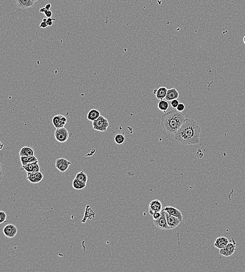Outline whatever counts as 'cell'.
Segmentation results:
<instances>
[{"mask_svg": "<svg viewBox=\"0 0 245 272\" xmlns=\"http://www.w3.org/2000/svg\"><path fill=\"white\" fill-rule=\"evenodd\" d=\"M201 131V127L195 119L186 118L182 126L174 133V139L186 145L198 144Z\"/></svg>", "mask_w": 245, "mask_h": 272, "instance_id": "cell-1", "label": "cell"}, {"mask_svg": "<svg viewBox=\"0 0 245 272\" xmlns=\"http://www.w3.org/2000/svg\"><path fill=\"white\" fill-rule=\"evenodd\" d=\"M186 119L181 112L171 110L162 115L160 118V125L168 133H175L182 126Z\"/></svg>", "mask_w": 245, "mask_h": 272, "instance_id": "cell-2", "label": "cell"}, {"mask_svg": "<svg viewBox=\"0 0 245 272\" xmlns=\"http://www.w3.org/2000/svg\"><path fill=\"white\" fill-rule=\"evenodd\" d=\"M109 126V123L108 119L101 116L97 120L93 121V127L94 130L101 132H105L107 130Z\"/></svg>", "mask_w": 245, "mask_h": 272, "instance_id": "cell-3", "label": "cell"}, {"mask_svg": "<svg viewBox=\"0 0 245 272\" xmlns=\"http://www.w3.org/2000/svg\"><path fill=\"white\" fill-rule=\"evenodd\" d=\"M236 242L235 241L234 238H232L227 245L222 249L220 250V254L226 257L232 255L236 250Z\"/></svg>", "mask_w": 245, "mask_h": 272, "instance_id": "cell-4", "label": "cell"}, {"mask_svg": "<svg viewBox=\"0 0 245 272\" xmlns=\"http://www.w3.org/2000/svg\"><path fill=\"white\" fill-rule=\"evenodd\" d=\"M54 137L58 142L65 143L69 139V132L64 127L57 128L54 132Z\"/></svg>", "mask_w": 245, "mask_h": 272, "instance_id": "cell-5", "label": "cell"}, {"mask_svg": "<svg viewBox=\"0 0 245 272\" xmlns=\"http://www.w3.org/2000/svg\"><path fill=\"white\" fill-rule=\"evenodd\" d=\"M161 213H162V216L160 217V218L157 220H154V225L159 229L165 230H170V228L168 225L165 211L162 209V211H161Z\"/></svg>", "mask_w": 245, "mask_h": 272, "instance_id": "cell-6", "label": "cell"}, {"mask_svg": "<svg viewBox=\"0 0 245 272\" xmlns=\"http://www.w3.org/2000/svg\"><path fill=\"white\" fill-rule=\"evenodd\" d=\"M72 163L65 158H59L56 161V167L62 173L65 172L68 169Z\"/></svg>", "mask_w": 245, "mask_h": 272, "instance_id": "cell-7", "label": "cell"}, {"mask_svg": "<svg viewBox=\"0 0 245 272\" xmlns=\"http://www.w3.org/2000/svg\"><path fill=\"white\" fill-rule=\"evenodd\" d=\"M3 232L5 236L9 239H12L16 236L17 233V227L13 224H8L4 226Z\"/></svg>", "mask_w": 245, "mask_h": 272, "instance_id": "cell-8", "label": "cell"}, {"mask_svg": "<svg viewBox=\"0 0 245 272\" xmlns=\"http://www.w3.org/2000/svg\"><path fill=\"white\" fill-rule=\"evenodd\" d=\"M162 211V204L158 199L152 200L148 206V211L151 215H153L156 212H160Z\"/></svg>", "mask_w": 245, "mask_h": 272, "instance_id": "cell-9", "label": "cell"}, {"mask_svg": "<svg viewBox=\"0 0 245 272\" xmlns=\"http://www.w3.org/2000/svg\"><path fill=\"white\" fill-rule=\"evenodd\" d=\"M67 123V118L62 115L54 116L53 118V125L57 129L64 127Z\"/></svg>", "mask_w": 245, "mask_h": 272, "instance_id": "cell-10", "label": "cell"}, {"mask_svg": "<svg viewBox=\"0 0 245 272\" xmlns=\"http://www.w3.org/2000/svg\"><path fill=\"white\" fill-rule=\"evenodd\" d=\"M165 214H166V219L168 225L170 228V229H173L176 228L179 224L181 222L178 218L176 217L173 216L167 212L165 211Z\"/></svg>", "mask_w": 245, "mask_h": 272, "instance_id": "cell-11", "label": "cell"}, {"mask_svg": "<svg viewBox=\"0 0 245 272\" xmlns=\"http://www.w3.org/2000/svg\"><path fill=\"white\" fill-rule=\"evenodd\" d=\"M163 209L172 216L178 218L180 222H182L183 221V216L182 213H181V211H179L178 209L172 206H167Z\"/></svg>", "mask_w": 245, "mask_h": 272, "instance_id": "cell-12", "label": "cell"}, {"mask_svg": "<svg viewBox=\"0 0 245 272\" xmlns=\"http://www.w3.org/2000/svg\"><path fill=\"white\" fill-rule=\"evenodd\" d=\"M22 170L28 172H38L40 171V168L38 163V161L33 162L31 163L27 164L25 166H22L21 168Z\"/></svg>", "mask_w": 245, "mask_h": 272, "instance_id": "cell-13", "label": "cell"}, {"mask_svg": "<svg viewBox=\"0 0 245 272\" xmlns=\"http://www.w3.org/2000/svg\"><path fill=\"white\" fill-rule=\"evenodd\" d=\"M168 89L166 87H162L159 88L158 89H155L153 91L154 94L156 95L157 99L160 101L165 99Z\"/></svg>", "mask_w": 245, "mask_h": 272, "instance_id": "cell-14", "label": "cell"}, {"mask_svg": "<svg viewBox=\"0 0 245 272\" xmlns=\"http://www.w3.org/2000/svg\"><path fill=\"white\" fill-rule=\"evenodd\" d=\"M229 239L224 237H221L217 238L215 240L214 245L217 249H221L226 247L229 243Z\"/></svg>", "mask_w": 245, "mask_h": 272, "instance_id": "cell-15", "label": "cell"}, {"mask_svg": "<svg viewBox=\"0 0 245 272\" xmlns=\"http://www.w3.org/2000/svg\"><path fill=\"white\" fill-rule=\"evenodd\" d=\"M17 7L20 9H26L32 7L34 5L35 2L33 0H15Z\"/></svg>", "mask_w": 245, "mask_h": 272, "instance_id": "cell-16", "label": "cell"}, {"mask_svg": "<svg viewBox=\"0 0 245 272\" xmlns=\"http://www.w3.org/2000/svg\"><path fill=\"white\" fill-rule=\"evenodd\" d=\"M179 96V92L175 88H171L168 89L167 92L165 99L166 101H173L174 99H178Z\"/></svg>", "mask_w": 245, "mask_h": 272, "instance_id": "cell-17", "label": "cell"}, {"mask_svg": "<svg viewBox=\"0 0 245 272\" xmlns=\"http://www.w3.org/2000/svg\"><path fill=\"white\" fill-rule=\"evenodd\" d=\"M20 157H28L35 155V151L31 147H23L20 151Z\"/></svg>", "mask_w": 245, "mask_h": 272, "instance_id": "cell-18", "label": "cell"}, {"mask_svg": "<svg viewBox=\"0 0 245 272\" xmlns=\"http://www.w3.org/2000/svg\"><path fill=\"white\" fill-rule=\"evenodd\" d=\"M101 113L99 110H97L96 108H93L91 109L90 112H88L87 116V118L89 121H94L97 120V119L101 116Z\"/></svg>", "mask_w": 245, "mask_h": 272, "instance_id": "cell-19", "label": "cell"}, {"mask_svg": "<svg viewBox=\"0 0 245 272\" xmlns=\"http://www.w3.org/2000/svg\"><path fill=\"white\" fill-rule=\"evenodd\" d=\"M20 160L22 163V166H25L27 164L31 163L33 162L38 161L37 157L34 156H28V157H20Z\"/></svg>", "mask_w": 245, "mask_h": 272, "instance_id": "cell-20", "label": "cell"}, {"mask_svg": "<svg viewBox=\"0 0 245 272\" xmlns=\"http://www.w3.org/2000/svg\"><path fill=\"white\" fill-rule=\"evenodd\" d=\"M169 106H170V104L168 103V102L166 101V99L165 100H164V99L160 100L157 104L158 108L160 111L164 112V113H167L166 112L169 108Z\"/></svg>", "mask_w": 245, "mask_h": 272, "instance_id": "cell-21", "label": "cell"}, {"mask_svg": "<svg viewBox=\"0 0 245 272\" xmlns=\"http://www.w3.org/2000/svg\"><path fill=\"white\" fill-rule=\"evenodd\" d=\"M86 183H85L84 182H82L81 181L75 178L73 181L72 186L74 189L79 190V189L84 188L86 186Z\"/></svg>", "mask_w": 245, "mask_h": 272, "instance_id": "cell-22", "label": "cell"}, {"mask_svg": "<svg viewBox=\"0 0 245 272\" xmlns=\"http://www.w3.org/2000/svg\"><path fill=\"white\" fill-rule=\"evenodd\" d=\"M27 180L29 182L33 184H38L39 183L37 180V177L36 175V172H28L27 173Z\"/></svg>", "mask_w": 245, "mask_h": 272, "instance_id": "cell-23", "label": "cell"}, {"mask_svg": "<svg viewBox=\"0 0 245 272\" xmlns=\"http://www.w3.org/2000/svg\"><path fill=\"white\" fill-rule=\"evenodd\" d=\"M75 178L81 181L82 182H84L85 183H86L88 180V176L83 171L79 172V173H77V174L76 175Z\"/></svg>", "mask_w": 245, "mask_h": 272, "instance_id": "cell-24", "label": "cell"}, {"mask_svg": "<svg viewBox=\"0 0 245 272\" xmlns=\"http://www.w3.org/2000/svg\"><path fill=\"white\" fill-rule=\"evenodd\" d=\"M115 141L118 144H121L124 143L126 137L122 133H118L115 137Z\"/></svg>", "mask_w": 245, "mask_h": 272, "instance_id": "cell-25", "label": "cell"}, {"mask_svg": "<svg viewBox=\"0 0 245 272\" xmlns=\"http://www.w3.org/2000/svg\"><path fill=\"white\" fill-rule=\"evenodd\" d=\"M0 224H2L3 222H6V218H7V216L6 213L3 211H0Z\"/></svg>", "mask_w": 245, "mask_h": 272, "instance_id": "cell-26", "label": "cell"}, {"mask_svg": "<svg viewBox=\"0 0 245 272\" xmlns=\"http://www.w3.org/2000/svg\"><path fill=\"white\" fill-rule=\"evenodd\" d=\"M186 106L184 103H179L176 108V110L179 112H182L185 110Z\"/></svg>", "mask_w": 245, "mask_h": 272, "instance_id": "cell-27", "label": "cell"}, {"mask_svg": "<svg viewBox=\"0 0 245 272\" xmlns=\"http://www.w3.org/2000/svg\"><path fill=\"white\" fill-rule=\"evenodd\" d=\"M179 103H179V101L178 100V99H174L173 101H171L170 105H171V106L173 108L176 109Z\"/></svg>", "mask_w": 245, "mask_h": 272, "instance_id": "cell-28", "label": "cell"}, {"mask_svg": "<svg viewBox=\"0 0 245 272\" xmlns=\"http://www.w3.org/2000/svg\"><path fill=\"white\" fill-rule=\"evenodd\" d=\"M161 216H162V213H161V211H160V212H156V213H154V214L152 215L153 218V220H157V219H159L160 218Z\"/></svg>", "mask_w": 245, "mask_h": 272, "instance_id": "cell-29", "label": "cell"}, {"mask_svg": "<svg viewBox=\"0 0 245 272\" xmlns=\"http://www.w3.org/2000/svg\"><path fill=\"white\" fill-rule=\"evenodd\" d=\"M54 20H56V19H55V18H52V17L47 18V24L48 26H49V27L52 26L53 25V21H54Z\"/></svg>", "mask_w": 245, "mask_h": 272, "instance_id": "cell-30", "label": "cell"}, {"mask_svg": "<svg viewBox=\"0 0 245 272\" xmlns=\"http://www.w3.org/2000/svg\"><path fill=\"white\" fill-rule=\"evenodd\" d=\"M46 17L47 18H50L53 16V12L50 10H46L45 13H44Z\"/></svg>", "mask_w": 245, "mask_h": 272, "instance_id": "cell-31", "label": "cell"}, {"mask_svg": "<svg viewBox=\"0 0 245 272\" xmlns=\"http://www.w3.org/2000/svg\"><path fill=\"white\" fill-rule=\"evenodd\" d=\"M196 156L199 158H202L203 157V153L202 152V150L199 149L196 152Z\"/></svg>", "mask_w": 245, "mask_h": 272, "instance_id": "cell-32", "label": "cell"}, {"mask_svg": "<svg viewBox=\"0 0 245 272\" xmlns=\"http://www.w3.org/2000/svg\"><path fill=\"white\" fill-rule=\"evenodd\" d=\"M39 27L41 28L45 29L46 28H47V27H48V26L47 25V22H43L42 21V22H41V23L40 24Z\"/></svg>", "mask_w": 245, "mask_h": 272, "instance_id": "cell-33", "label": "cell"}, {"mask_svg": "<svg viewBox=\"0 0 245 272\" xmlns=\"http://www.w3.org/2000/svg\"><path fill=\"white\" fill-rule=\"evenodd\" d=\"M45 7L47 10H50V9L51 8V4L50 3L47 4L45 6Z\"/></svg>", "mask_w": 245, "mask_h": 272, "instance_id": "cell-34", "label": "cell"}, {"mask_svg": "<svg viewBox=\"0 0 245 272\" xmlns=\"http://www.w3.org/2000/svg\"><path fill=\"white\" fill-rule=\"evenodd\" d=\"M46 10H47V9H46L45 7H42V8L40 9V13H43V14H44V13H45Z\"/></svg>", "mask_w": 245, "mask_h": 272, "instance_id": "cell-35", "label": "cell"}, {"mask_svg": "<svg viewBox=\"0 0 245 272\" xmlns=\"http://www.w3.org/2000/svg\"><path fill=\"white\" fill-rule=\"evenodd\" d=\"M47 18H47V17H46V18H43V20H42V21H43V22H47Z\"/></svg>", "mask_w": 245, "mask_h": 272, "instance_id": "cell-36", "label": "cell"}, {"mask_svg": "<svg viewBox=\"0 0 245 272\" xmlns=\"http://www.w3.org/2000/svg\"><path fill=\"white\" fill-rule=\"evenodd\" d=\"M243 43H244V44L245 45V36L243 37Z\"/></svg>", "mask_w": 245, "mask_h": 272, "instance_id": "cell-37", "label": "cell"}, {"mask_svg": "<svg viewBox=\"0 0 245 272\" xmlns=\"http://www.w3.org/2000/svg\"><path fill=\"white\" fill-rule=\"evenodd\" d=\"M33 1L35 3V2H38L39 1V0H33Z\"/></svg>", "mask_w": 245, "mask_h": 272, "instance_id": "cell-38", "label": "cell"}]
</instances>
